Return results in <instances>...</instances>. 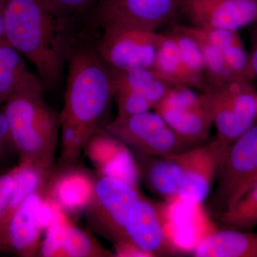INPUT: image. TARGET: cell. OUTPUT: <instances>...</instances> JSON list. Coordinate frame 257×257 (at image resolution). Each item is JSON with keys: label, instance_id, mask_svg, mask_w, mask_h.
I'll use <instances>...</instances> for the list:
<instances>
[{"label": "cell", "instance_id": "6da1fadb", "mask_svg": "<svg viewBox=\"0 0 257 257\" xmlns=\"http://www.w3.org/2000/svg\"><path fill=\"white\" fill-rule=\"evenodd\" d=\"M4 35L35 66L45 90L60 85L79 33L47 0H5Z\"/></svg>", "mask_w": 257, "mask_h": 257}, {"label": "cell", "instance_id": "7a4b0ae2", "mask_svg": "<svg viewBox=\"0 0 257 257\" xmlns=\"http://www.w3.org/2000/svg\"><path fill=\"white\" fill-rule=\"evenodd\" d=\"M89 37H78L67 64L64 104L60 123L82 128L92 136L107 124L115 85L111 69L101 60Z\"/></svg>", "mask_w": 257, "mask_h": 257}, {"label": "cell", "instance_id": "3957f363", "mask_svg": "<svg viewBox=\"0 0 257 257\" xmlns=\"http://www.w3.org/2000/svg\"><path fill=\"white\" fill-rule=\"evenodd\" d=\"M45 88L28 70L3 105L20 161L52 172L60 115L45 101Z\"/></svg>", "mask_w": 257, "mask_h": 257}, {"label": "cell", "instance_id": "277c9868", "mask_svg": "<svg viewBox=\"0 0 257 257\" xmlns=\"http://www.w3.org/2000/svg\"><path fill=\"white\" fill-rule=\"evenodd\" d=\"M202 92L209 101L216 138L229 148L256 119L257 94L252 83L232 77L218 85L206 86Z\"/></svg>", "mask_w": 257, "mask_h": 257}, {"label": "cell", "instance_id": "5b68a950", "mask_svg": "<svg viewBox=\"0 0 257 257\" xmlns=\"http://www.w3.org/2000/svg\"><path fill=\"white\" fill-rule=\"evenodd\" d=\"M182 0H99L87 19L89 31L109 28L157 31L181 12Z\"/></svg>", "mask_w": 257, "mask_h": 257}, {"label": "cell", "instance_id": "8992f818", "mask_svg": "<svg viewBox=\"0 0 257 257\" xmlns=\"http://www.w3.org/2000/svg\"><path fill=\"white\" fill-rule=\"evenodd\" d=\"M93 41L101 60L116 71L152 69L165 35L157 31L126 28L101 30Z\"/></svg>", "mask_w": 257, "mask_h": 257}, {"label": "cell", "instance_id": "52a82bcc", "mask_svg": "<svg viewBox=\"0 0 257 257\" xmlns=\"http://www.w3.org/2000/svg\"><path fill=\"white\" fill-rule=\"evenodd\" d=\"M104 128L127 146L147 155L167 157L189 150L194 145L176 133L156 111L116 116Z\"/></svg>", "mask_w": 257, "mask_h": 257}, {"label": "cell", "instance_id": "ba28073f", "mask_svg": "<svg viewBox=\"0 0 257 257\" xmlns=\"http://www.w3.org/2000/svg\"><path fill=\"white\" fill-rule=\"evenodd\" d=\"M138 188L111 177H97L94 196L84 213L93 230L116 243L126 239L128 210L141 198Z\"/></svg>", "mask_w": 257, "mask_h": 257}, {"label": "cell", "instance_id": "9c48e42d", "mask_svg": "<svg viewBox=\"0 0 257 257\" xmlns=\"http://www.w3.org/2000/svg\"><path fill=\"white\" fill-rule=\"evenodd\" d=\"M219 176L214 203L223 213L234 207L257 184V124L229 147Z\"/></svg>", "mask_w": 257, "mask_h": 257}, {"label": "cell", "instance_id": "30bf717a", "mask_svg": "<svg viewBox=\"0 0 257 257\" xmlns=\"http://www.w3.org/2000/svg\"><path fill=\"white\" fill-rule=\"evenodd\" d=\"M154 109L189 143L197 145L209 138L213 120L204 92L197 94L186 86L174 87Z\"/></svg>", "mask_w": 257, "mask_h": 257}, {"label": "cell", "instance_id": "8fae6325", "mask_svg": "<svg viewBox=\"0 0 257 257\" xmlns=\"http://www.w3.org/2000/svg\"><path fill=\"white\" fill-rule=\"evenodd\" d=\"M160 208L167 239L172 249L189 252L216 228L201 203L185 200L179 196L167 199Z\"/></svg>", "mask_w": 257, "mask_h": 257}, {"label": "cell", "instance_id": "7c38bea8", "mask_svg": "<svg viewBox=\"0 0 257 257\" xmlns=\"http://www.w3.org/2000/svg\"><path fill=\"white\" fill-rule=\"evenodd\" d=\"M46 189L32 193L10 216L0 231V251L23 257L38 255L45 231L41 209Z\"/></svg>", "mask_w": 257, "mask_h": 257}, {"label": "cell", "instance_id": "4fadbf2b", "mask_svg": "<svg viewBox=\"0 0 257 257\" xmlns=\"http://www.w3.org/2000/svg\"><path fill=\"white\" fill-rule=\"evenodd\" d=\"M84 152L97 177L119 179L138 188L140 172L135 157L126 144L105 128L92 134Z\"/></svg>", "mask_w": 257, "mask_h": 257}, {"label": "cell", "instance_id": "5bb4252c", "mask_svg": "<svg viewBox=\"0 0 257 257\" xmlns=\"http://www.w3.org/2000/svg\"><path fill=\"white\" fill-rule=\"evenodd\" d=\"M190 25L237 31L257 21V0H182Z\"/></svg>", "mask_w": 257, "mask_h": 257}, {"label": "cell", "instance_id": "9a60e30c", "mask_svg": "<svg viewBox=\"0 0 257 257\" xmlns=\"http://www.w3.org/2000/svg\"><path fill=\"white\" fill-rule=\"evenodd\" d=\"M96 177L77 163L59 165L49 178L46 198L68 217L79 215L92 201Z\"/></svg>", "mask_w": 257, "mask_h": 257}, {"label": "cell", "instance_id": "2e32d148", "mask_svg": "<svg viewBox=\"0 0 257 257\" xmlns=\"http://www.w3.org/2000/svg\"><path fill=\"white\" fill-rule=\"evenodd\" d=\"M229 150L217 138L202 146L189 149L177 196L185 200L202 204L210 192Z\"/></svg>", "mask_w": 257, "mask_h": 257}, {"label": "cell", "instance_id": "e0dca14e", "mask_svg": "<svg viewBox=\"0 0 257 257\" xmlns=\"http://www.w3.org/2000/svg\"><path fill=\"white\" fill-rule=\"evenodd\" d=\"M38 256L44 257H104L114 253L96 241L90 233L74 225L60 212L45 229Z\"/></svg>", "mask_w": 257, "mask_h": 257}, {"label": "cell", "instance_id": "ac0fdd59", "mask_svg": "<svg viewBox=\"0 0 257 257\" xmlns=\"http://www.w3.org/2000/svg\"><path fill=\"white\" fill-rule=\"evenodd\" d=\"M125 230L128 239L150 256L172 248L164 230L160 209L143 197L130 207Z\"/></svg>", "mask_w": 257, "mask_h": 257}, {"label": "cell", "instance_id": "d6986e66", "mask_svg": "<svg viewBox=\"0 0 257 257\" xmlns=\"http://www.w3.org/2000/svg\"><path fill=\"white\" fill-rule=\"evenodd\" d=\"M197 257H257V233L231 229L217 230L193 251Z\"/></svg>", "mask_w": 257, "mask_h": 257}, {"label": "cell", "instance_id": "ffe728a7", "mask_svg": "<svg viewBox=\"0 0 257 257\" xmlns=\"http://www.w3.org/2000/svg\"><path fill=\"white\" fill-rule=\"evenodd\" d=\"M109 69L114 77L116 87L126 88L144 96L151 103L153 109L175 87L162 78L152 69H135L126 71Z\"/></svg>", "mask_w": 257, "mask_h": 257}, {"label": "cell", "instance_id": "44dd1931", "mask_svg": "<svg viewBox=\"0 0 257 257\" xmlns=\"http://www.w3.org/2000/svg\"><path fill=\"white\" fill-rule=\"evenodd\" d=\"M15 186L0 224V231L10 219L12 214L32 193L47 189V183L52 172L27 161H20V164L13 168Z\"/></svg>", "mask_w": 257, "mask_h": 257}, {"label": "cell", "instance_id": "7402d4cb", "mask_svg": "<svg viewBox=\"0 0 257 257\" xmlns=\"http://www.w3.org/2000/svg\"><path fill=\"white\" fill-rule=\"evenodd\" d=\"M188 150L162 157L149 170V181L152 188L167 199L178 195L188 159Z\"/></svg>", "mask_w": 257, "mask_h": 257}, {"label": "cell", "instance_id": "603a6c76", "mask_svg": "<svg viewBox=\"0 0 257 257\" xmlns=\"http://www.w3.org/2000/svg\"><path fill=\"white\" fill-rule=\"evenodd\" d=\"M155 70L162 78L173 86L197 88L189 71L183 63L173 39L165 34V38L157 51L154 64Z\"/></svg>", "mask_w": 257, "mask_h": 257}, {"label": "cell", "instance_id": "cb8c5ba5", "mask_svg": "<svg viewBox=\"0 0 257 257\" xmlns=\"http://www.w3.org/2000/svg\"><path fill=\"white\" fill-rule=\"evenodd\" d=\"M173 39L184 66L195 81L197 89L205 87V67L200 44L184 25H176L167 33Z\"/></svg>", "mask_w": 257, "mask_h": 257}, {"label": "cell", "instance_id": "d4e9b609", "mask_svg": "<svg viewBox=\"0 0 257 257\" xmlns=\"http://www.w3.org/2000/svg\"><path fill=\"white\" fill-rule=\"evenodd\" d=\"M28 70L23 55L6 40H0V106L4 105Z\"/></svg>", "mask_w": 257, "mask_h": 257}, {"label": "cell", "instance_id": "484cf974", "mask_svg": "<svg viewBox=\"0 0 257 257\" xmlns=\"http://www.w3.org/2000/svg\"><path fill=\"white\" fill-rule=\"evenodd\" d=\"M221 222L226 227L251 229L257 225V184L249 189L234 207L221 213Z\"/></svg>", "mask_w": 257, "mask_h": 257}, {"label": "cell", "instance_id": "4316f807", "mask_svg": "<svg viewBox=\"0 0 257 257\" xmlns=\"http://www.w3.org/2000/svg\"><path fill=\"white\" fill-rule=\"evenodd\" d=\"M184 27L191 35L197 38L200 44L205 67V87L218 85L234 77L231 75L226 67L222 52L204 39L193 35L187 30V27Z\"/></svg>", "mask_w": 257, "mask_h": 257}, {"label": "cell", "instance_id": "83f0119b", "mask_svg": "<svg viewBox=\"0 0 257 257\" xmlns=\"http://www.w3.org/2000/svg\"><path fill=\"white\" fill-rule=\"evenodd\" d=\"M60 128L62 148L59 165L77 164L91 136L82 128L67 123H60Z\"/></svg>", "mask_w": 257, "mask_h": 257}, {"label": "cell", "instance_id": "f1b7e54d", "mask_svg": "<svg viewBox=\"0 0 257 257\" xmlns=\"http://www.w3.org/2000/svg\"><path fill=\"white\" fill-rule=\"evenodd\" d=\"M223 56L226 67L234 77H239L252 81L255 79L249 54L245 50L242 42L235 44L222 51Z\"/></svg>", "mask_w": 257, "mask_h": 257}, {"label": "cell", "instance_id": "f546056e", "mask_svg": "<svg viewBox=\"0 0 257 257\" xmlns=\"http://www.w3.org/2000/svg\"><path fill=\"white\" fill-rule=\"evenodd\" d=\"M114 99L118 116H130L147 112L153 109L151 103L144 96L124 87H116Z\"/></svg>", "mask_w": 257, "mask_h": 257}, {"label": "cell", "instance_id": "4dcf8cb0", "mask_svg": "<svg viewBox=\"0 0 257 257\" xmlns=\"http://www.w3.org/2000/svg\"><path fill=\"white\" fill-rule=\"evenodd\" d=\"M62 16L69 20L74 26V19L75 17L90 14L99 0H47Z\"/></svg>", "mask_w": 257, "mask_h": 257}, {"label": "cell", "instance_id": "1f68e13d", "mask_svg": "<svg viewBox=\"0 0 257 257\" xmlns=\"http://www.w3.org/2000/svg\"><path fill=\"white\" fill-rule=\"evenodd\" d=\"M13 151L18 152L3 107H0V163Z\"/></svg>", "mask_w": 257, "mask_h": 257}, {"label": "cell", "instance_id": "d6a6232c", "mask_svg": "<svg viewBox=\"0 0 257 257\" xmlns=\"http://www.w3.org/2000/svg\"><path fill=\"white\" fill-rule=\"evenodd\" d=\"M14 186L15 178L13 169L0 175V224Z\"/></svg>", "mask_w": 257, "mask_h": 257}, {"label": "cell", "instance_id": "836d02e7", "mask_svg": "<svg viewBox=\"0 0 257 257\" xmlns=\"http://www.w3.org/2000/svg\"><path fill=\"white\" fill-rule=\"evenodd\" d=\"M115 256H150L147 252L141 249L138 245L135 244L128 238L120 240L114 243Z\"/></svg>", "mask_w": 257, "mask_h": 257}, {"label": "cell", "instance_id": "e575fe53", "mask_svg": "<svg viewBox=\"0 0 257 257\" xmlns=\"http://www.w3.org/2000/svg\"><path fill=\"white\" fill-rule=\"evenodd\" d=\"M250 41H251V52L249 53L251 69L255 79H257V21L251 25Z\"/></svg>", "mask_w": 257, "mask_h": 257}, {"label": "cell", "instance_id": "d590c367", "mask_svg": "<svg viewBox=\"0 0 257 257\" xmlns=\"http://www.w3.org/2000/svg\"><path fill=\"white\" fill-rule=\"evenodd\" d=\"M5 0H0V40H5L4 17Z\"/></svg>", "mask_w": 257, "mask_h": 257}]
</instances>
